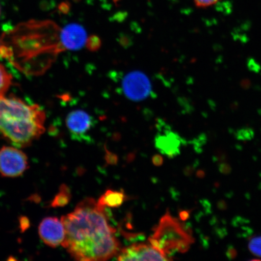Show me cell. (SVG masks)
Segmentation results:
<instances>
[{
    "instance_id": "cell-20",
    "label": "cell",
    "mask_w": 261,
    "mask_h": 261,
    "mask_svg": "<svg viewBox=\"0 0 261 261\" xmlns=\"http://www.w3.org/2000/svg\"><path fill=\"white\" fill-rule=\"evenodd\" d=\"M237 255L236 250L233 249V248H231V249H228L227 250V256L230 257L231 259H233L234 257Z\"/></svg>"
},
{
    "instance_id": "cell-5",
    "label": "cell",
    "mask_w": 261,
    "mask_h": 261,
    "mask_svg": "<svg viewBox=\"0 0 261 261\" xmlns=\"http://www.w3.org/2000/svg\"><path fill=\"white\" fill-rule=\"evenodd\" d=\"M122 92L133 101L145 100L151 95L152 87L148 76L140 71H133L123 77L121 83Z\"/></svg>"
},
{
    "instance_id": "cell-11",
    "label": "cell",
    "mask_w": 261,
    "mask_h": 261,
    "mask_svg": "<svg viewBox=\"0 0 261 261\" xmlns=\"http://www.w3.org/2000/svg\"><path fill=\"white\" fill-rule=\"evenodd\" d=\"M126 200V195L122 191L108 190L101 196L97 203L103 207H119Z\"/></svg>"
},
{
    "instance_id": "cell-6",
    "label": "cell",
    "mask_w": 261,
    "mask_h": 261,
    "mask_svg": "<svg viewBox=\"0 0 261 261\" xmlns=\"http://www.w3.org/2000/svg\"><path fill=\"white\" fill-rule=\"evenodd\" d=\"M65 122L71 138L83 141L89 140L87 133L92 129L95 121L89 113L83 110H77L68 114Z\"/></svg>"
},
{
    "instance_id": "cell-4",
    "label": "cell",
    "mask_w": 261,
    "mask_h": 261,
    "mask_svg": "<svg viewBox=\"0 0 261 261\" xmlns=\"http://www.w3.org/2000/svg\"><path fill=\"white\" fill-rule=\"evenodd\" d=\"M18 148L3 146L0 149V174L3 177H17L29 168L27 155Z\"/></svg>"
},
{
    "instance_id": "cell-9",
    "label": "cell",
    "mask_w": 261,
    "mask_h": 261,
    "mask_svg": "<svg viewBox=\"0 0 261 261\" xmlns=\"http://www.w3.org/2000/svg\"><path fill=\"white\" fill-rule=\"evenodd\" d=\"M86 29L77 24H70L61 29L60 40L64 50H77L86 45Z\"/></svg>"
},
{
    "instance_id": "cell-10",
    "label": "cell",
    "mask_w": 261,
    "mask_h": 261,
    "mask_svg": "<svg viewBox=\"0 0 261 261\" xmlns=\"http://www.w3.org/2000/svg\"><path fill=\"white\" fill-rule=\"evenodd\" d=\"M155 145L162 154L172 158L179 154L181 140L177 134L170 130H165L156 136Z\"/></svg>"
},
{
    "instance_id": "cell-13",
    "label": "cell",
    "mask_w": 261,
    "mask_h": 261,
    "mask_svg": "<svg viewBox=\"0 0 261 261\" xmlns=\"http://www.w3.org/2000/svg\"><path fill=\"white\" fill-rule=\"evenodd\" d=\"M12 75L0 64V99L7 92L12 84Z\"/></svg>"
},
{
    "instance_id": "cell-1",
    "label": "cell",
    "mask_w": 261,
    "mask_h": 261,
    "mask_svg": "<svg viewBox=\"0 0 261 261\" xmlns=\"http://www.w3.org/2000/svg\"><path fill=\"white\" fill-rule=\"evenodd\" d=\"M65 237L61 246L74 259L106 260L116 255L120 244L105 207L87 198L73 212L61 218Z\"/></svg>"
},
{
    "instance_id": "cell-8",
    "label": "cell",
    "mask_w": 261,
    "mask_h": 261,
    "mask_svg": "<svg viewBox=\"0 0 261 261\" xmlns=\"http://www.w3.org/2000/svg\"><path fill=\"white\" fill-rule=\"evenodd\" d=\"M117 259L119 260H169L152 245L135 244L123 249Z\"/></svg>"
},
{
    "instance_id": "cell-19",
    "label": "cell",
    "mask_w": 261,
    "mask_h": 261,
    "mask_svg": "<svg viewBox=\"0 0 261 261\" xmlns=\"http://www.w3.org/2000/svg\"><path fill=\"white\" fill-rule=\"evenodd\" d=\"M21 226L22 230H25L29 226V221L27 218L22 217L20 220Z\"/></svg>"
},
{
    "instance_id": "cell-2",
    "label": "cell",
    "mask_w": 261,
    "mask_h": 261,
    "mask_svg": "<svg viewBox=\"0 0 261 261\" xmlns=\"http://www.w3.org/2000/svg\"><path fill=\"white\" fill-rule=\"evenodd\" d=\"M45 114L37 105L16 97L0 99V137L17 148H25L45 132Z\"/></svg>"
},
{
    "instance_id": "cell-3",
    "label": "cell",
    "mask_w": 261,
    "mask_h": 261,
    "mask_svg": "<svg viewBox=\"0 0 261 261\" xmlns=\"http://www.w3.org/2000/svg\"><path fill=\"white\" fill-rule=\"evenodd\" d=\"M149 240L169 260L168 257L176 253L187 252L194 242L189 230L168 212L161 218Z\"/></svg>"
},
{
    "instance_id": "cell-22",
    "label": "cell",
    "mask_w": 261,
    "mask_h": 261,
    "mask_svg": "<svg viewBox=\"0 0 261 261\" xmlns=\"http://www.w3.org/2000/svg\"><path fill=\"white\" fill-rule=\"evenodd\" d=\"M113 1L114 3H117V2H119L120 1V0H113Z\"/></svg>"
},
{
    "instance_id": "cell-21",
    "label": "cell",
    "mask_w": 261,
    "mask_h": 261,
    "mask_svg": "<svg viewBox=\"0 0 261 261\" xmlns=\"http://www.w3.org/2000/svg\"><path fill=\"white\" fill-rule=\"evenodd\" d=\"M189 212L188 211H182L179 213V217L182 220H187L189 217Z\"/></svg>"
},
{
    "instance_id": "cell-16",
    "label": "cell",
    "mask_w": 261,
    "mask_h": 261,
    "mask_svg": "<svg viewBox=\"0 0 261 261\" xmlns=\"http://www.w3.org/2000/svg\"><path fill=\"white\" fill-rule=\"evenodd\" d=\"M220 1V0H194L195 6L200 8L211 7Z\"/></svg>"
},
{
    "instance_id": "cell-12",
    "label": "cell",
    "mask_w": 261,
    "mask_h": 261,
    "mask_svg": "<svg viewBox=\"0 0 261 261\" xmlns=\"http://www.w3.org/2000/svg\"><path fill=\"white\" fill-rule=\"evenodd\" d=\"M71 199V192L70 189L67 185H62L60 188L58 193L55 196L53 201H51V207H64L67 205Z\"/></svg>"
},
{
    "instance_id": "cell-17",
    "label": "cell",
    "mask_w": 261,
    "mask_h": 261,
    "mask_svg": "<svg viewBox=\"0 0 261 261\" xmlns=\"http://www.w3.org/2000/svg\"><path fill=\"white\" fill-rule=\"evenodd\" d=\"M106 161L110 165H116L117 161H118V159H117V156L116 154H113L112 152H111L109 151V150H106Z\"/></svg>"
},
{
    "instance_id": "cell-18",
    "label": "cell",
    "mask_w": 261,
    "mask_h": 261,
    "mask_svg": "<svg viewBox=\"0 0 261 261\" xmlns=\"http://www.w3.org/2000/svg\"><path fill=\"white\" fill-rule=\"evenodd\" d=\"M152 162L156 166H161L163 164V159L162 156L160 155H155L153 156Z\"/></svg>"
},
{
    "instance_id": "cell-15",
    "label": "cell",
    "mask_w": 261,
    "mask_h": 261,
    "mask_svg": "<svg viewBox=\"0 0 261 261\" xmlns=\"http://www.w3.org/2000/svg\"><path fill=\"white\" fill-rule=\"evenodd\" d=\"M249 249L254 256L261 257V236L251 238L249 243Z\"/></svg>"
},
{
    "instance_id": "cell-14",
    "label": "cell",
    "mask_w": 261,
    "mask_h": 261,
    "mask_svg": "<svg viewBox=\"0 0 261 261\" xmlns=\"http://www.w3.org/2000/svg\"><path fill=\"white\" fill-rule=\"evenodd\" d=\"M86 45L88 50L91 51H96L99 50L102 46V40L96 35H91L87 38Z\"/></svg>"
},
{
    "instance_id": "cell-7",
    "label": "cell",
    "mask_w": 261,
    "mask_h": 261,
    "mask_svg": "<svg viewBox=\"0 0 261 261\" xmlns=\"http://www.w3.org/2000/svg\"><path fill=\"white\" fill-rule=\"evenodd\" d=\"M39 236L47 246L55 248L63 243L65 231L63 221L57 217L42 220L38 227Z\"/></svg>"
},
{
    "instance_id": "cell-23",
    "label": "cell",
    "mask_w": 261,
    "mask_h": 261,
    "mask_svg": "<svg viewBox=\"0 0 261 261\" xmlns=\"http://www.w3.org/2000/svg\"><path fill=\"white\" fill-rule=\"evenodd\" d=\"M0 14H1V9H0Z\"/></svg>"
}]
</instances>
